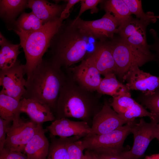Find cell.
Here are the masks:
<instances>
[{
    "mask_svg": "<svg viewBox=\"0 0 159 159\" xmlns=\"http://www.w3.org/2000/svg\"><path fill=\"white\" fill-rule=\"evenodd\" d=\"M66 73L67 78L61 90L55 111V120L75 118L91 126L93 118L103 106L99 100L100 94L88 90L76 82L68 72Z\"/></svg>",
    "mask_w": 159,
    "mask_h": 159,
    "instance_id": "obj_1",
    "label": "cell"
},
{
    "mask_svg": "<svg viewBox=\"0 0 159 159\" xmlns=\"http://www.w3.org/2000/svg\"><path fill=\"white\" fill-rule=\"evenodd\" d=\"M89 38L72 21H64L52 38L46 58L65 70L86 58Z\"/></svg>",
    "mask_w": 159,
    "mask_h": 159,
    "instance_id": "obj_2",
    "label": "cell"
},
{
    "mask_svg": "<svg viewBox=\"0 0 159 159\" xmlns=\"http://www.w3.org/2000/svg\"><path fill=\"white\" fill-rule=\"evenodd\" d=\"M67 78V73L62 68L47 58H43L27 80L22 98L42 102L55 111L61 90Z\"/></svg>",
    "mask_w": 159,
    "mask_h": 159,
    "instance_id": "obj_3",
    "label": "cell"
},
{
    "mask_svg": "<svg viewBox=\"0 0 159 159\" xmlns=\"http://www.w3.org/2000/svg\"><path fill=\"white\" fill-rule=\"evenodd\" d=\"M66 19L60 16L45 24L40 29L31 33L15 31L26 59L25 64L27 79L42 61L43 57L49 49L51 41Z\"/></svg>",
    "mask_w": 159,
    "mask_h": 159,
    "instance_id": "obj_4",
    "label": "cell"
},
{
    "mask_svg": "<svg viewBox=\"0 0 159 159\" xmlns=\"http://www.w3.org/2000/svg\"><path fill=\"white\" fill-rule=\"evenodd\" d=\"M135 121L128 123L107 133L87 135L81 139L85 149L97 154L112 155H118L128 150L129 148L123 147V145L131 133V127Z\"/></svg>",
    "mask_w": 159,
    "mask_h": 159,
    "instance_id": "obj_5",
    "label": "cell"
},
{
    "mask_svg": "<svg viewBox=\"0 0 159 159\" xmlns=\"http://www.w3.org/2000/svg\"><path fill=\"white\" fill-rule=\"evenodd\" d=\"M110 42L116 66L115 74L122 79L132 66H142L146 63L156 60L153 54L147 55L130 45L121 38L113 39Z\"/></svg>",
    "mask_w": 159,
    "mask_h": 159,
    "instance_id": "obj_6",
    "label": "cell"
},
{
    "mask_svg": "<svg viewBox=\"0 0 159 159\" xmlns=\"http://www.w3.org/2000/svg\"><path fill=\"white\" fill-rule=\"evenodd\" d=\"M158 123L151 121L147 122L143 118L138 122L135 121L131 129L133 135L134 143L131 148L118 154L124 159H141L152 140L156 138Z\"/></svg>",
    "mask_w": 159,
    "mask_h": 159,
    "instance_id": "obj_7",
    "label": "cell"
},
{
    "mask_svg": "<svg viewBox=\"0 0 159 159\" xmlns=\"http://www.w3.org/2000/svg\"><path fill=\"white\" fill-rule=\"evenodd\" d=\"M72 21L87 37L100 41L113 38L119 26L114 16L108 12L98 19L85 21L79 18Z\"/></svg>",
    "mask_w": 159,
    "mask_h": 159,
    "instance_id": "obj_8",
    "label": "cell"
},
{
    "mask_svg": "<svg viewBox=\"0 0 159 159\" xmlns=\"http://www.w3.org/2000/svg\"><path fill=\"white\" fill-rule=\"evenodd\" d=\"M12 122L7 130L4 148L24 153L26 145L35 133L38 123L21 118Z\"/></svg>",
    "mask_w": 159,
    "mask_h": 159,
    "instance_id": "obj_9",
    "label": "cell"
},
{
    "mask_svg": "<svg viewBox=\"0 0 159 159\" xmlns=\"http://www.w3.org/2000/svg\"><path fill=\"white\" fill-rule=\"evenodd\" d=\"M25 65L17 60L11 67L0 70V85L1 91L5 94L20 101L25 93L26 80Z\"/></svg>",
    "mask_w": 159,
    "mask_h": 159,
    "instance_id": "obj_10",
    "label": "cell"
},
{
    "mask_svg": "<svg viewBox=\"0 0 159 159\" xmlns=\"http://www.w3.org/2000/svg\"><path fill=\"white\" fill-rule=\"evenodd\" d=\"M147 25L132 16L119 26L117 33L130 45L147 55H152L147 42L146 30Z\"/></svg>",
    "mask_w": 159,
    "mask_h": 159,
    "instance_id": "obj_11",
    "label": "cell"
},
{
    "mask_svg": "<svg viewBox=\"0 0 159 159\" xmlns=\"http://www.w3.org/2000/svg\"><path fill=\"white\" fill-rule=\"evenodd\" d=\"M122 79L127 81L125 85L129 90H139L148 96L159 89V77L144 72L137 65L131 67Z\"/></svg>",
    "mask_w": 159,
    "mask_h": 159,
    "instance_id": "obj_12",
    "label": "cell"
},
{
    "mask_svg": "<svg viewBox=\"0 0 159 159\" xmlns=\"http://www.w3.org/2000/svg\"><path fill=\"white\" fill-rule=\"evenodd\" d=\"M113 98L110 106L127 123L135 121L136 118L144 117L156 122L154 115L134 100L130 92Z\"/></svg>",
    "mask_w": 159,
    "mask_h": 159,
    "instance_id": "obj_13",
    "label": "cell"
},
{
    "mask_svg": "<svg viewBox=\"0 0 159 159\" xmlns=\"http://www.w3.org/2000/svg\"><path fill=\"white\" fill-rule=\"evenodd\" d=\"M127 122L112 109L105 100L101 110L93 117L90 133L101 135L111 132Z\"/></svg>",
    "mask_w": 159,
    "mask_h": 159,
    "instance_id": "obj_14",
    "label": "cell"
},
{
    "mask_svg": "<svg viewBox=\"0 0 159 159\" xmlns=\"http://www.w3.org/2000/svg\"><path fill=\"white\" fill-rule=\"evenodd\" d=\"M78 83L88 90L96 91L102 78L94 64L86 57L78 65L66 70Z\"/></svg>",
    "mask_w": 159,
    "mask_h": 159,
    "instance_id": "obj_15",
    "label": "cell"
},
{
    "mask_svg": "<svg viewBox=\"0 0 159 159\" xmlns=\"http://www.w3.org/2000/svg\"><path fill=\"white\" fill-rule=\"evenodd\" d=\"M86 57L91 60L101 75L105 76L111 73L115 74L116 66L110 42L106 40L96 43L93 51Z\"/></svg>",
    "mask_w": 159,
    "mask_h": 159,
    "instance_id": "obj_16",
    "label": "cell"
},
{
    "mask_svg": "<svg viewBox=\"0 0 159 159\" xmlns=\"http://www.w3.org/2000/svg\"><path fill=\"white\" fill-rule=\"evenodd\" d=\"M46 129L52 135L62 138L76 136L84 137L90 133L91 130V126L87 122L74 121L66 118L55 120Z\"/></svg>",
    "mask_w": 159,
    "mask_h": 159,
    "instance_id": "obj_17",
    "label": "cell"
},
{
    "mask_svg": "<svg viewBox=\"0 0 159 159\" xmlns=\"http://www.w3.org/2000/svg\"><path fill=\"white\" fill-rule=\"evenodd\" d=\"M42 124L38 123L35 135L25 146L24 153L27 159H47L50 143L45 135L48 130L43 129Z\"/></svg>",
    "mask_w": 159,
    "mask_h": 159,
    "instance_id": "obj_18",
    "label": "cell"
},
{
    "mask_svg": "<svg viewBox=\"0 0 159 159\" xmlns=\"http://www.w3.org/2000/svg\"><path fill=\"white\" fill-rule=\"evenodd\" d=\"M21 112L26 114L31 120L37 123L54 121L56 117L50 107L42 102L23 98L21 100Z\"/></svg>",
    "mask_w": 159,
    "mask_h": 159,
    "instance_id": "obj_19",
    "label": "cell"
},
{
    "mask_svg": "<svg viewBox=\"0 0 159 159\" xmlns=\"http://www.w3.org/2000/svg\"><path fill=\"white\" fill-rule=\"evenodd\" d=\"M65 5L66 4H53L47 0H29L27 8L31 9L32 11L45 24L60 17Z\"/></svg>",
    "mask_w": 159,
    "mask_h": 159,
    "instance_id": "obj_20",
    "label": "cell"
},
{
    "mask_svg": "<svg viewBox=\"0 0 159 159\" xmlns=\"http://www.w3.org/2000/svg\"><path fill=\"white\" fill-rule=\"evenodd\" d=\"M28 1L0 0V17L8 30H13L16 18L25 9L27 8Z\"/></svg>",
    "mask_w": 159,
    "mask_h": 159,
    "instance_id": "obj_21",
    "label": "cell"
},
{
    "mask_svg": "<svg viewBox=\"0 0 159 159\" xmlns=\"http://www.w3.org/2000/svg\"><path fill=\"white\" fill-rule=\"evenodd\" d=\"M0 69L3 70L9 68L16 63L21 52L20 44H14L8 40L0 33Z\"/></svg>",
    "mask_w": 159,
    "mask_h": 159,
    "instance_id": "obj_22",
    "label": "cell"
},
{
    "mask_svg": "<svg viewBox=\"0 0 159 159\" xmlns=\"http://www.w3.org/2000/svg\"><path fill=\"white\" fill-rule=\"evenodd\" d=\"M96 91L100 94L108 95L113 98L130 92L126 85L117 79L114 73L108 74L102 78Z\"/></svg>",
    "mask_w": 159,
    "mask_h": 159,
    "instance_id": "obj_23",
    "label": "cell"
},
{
    "mask_svg": "<svg viewBox=\"0 0 159 159\" xmlns=\"http://www.w3.org/2000/svg\"><path fill=\"white\" fill-rule=\"evenodd\" d=\"M21 102L1 91L0 116L2 118L12 121L21 118Z\"/></svg>",
    "mask_w": 159,
    "mask_h": 159,
    "instance_id": "obj_24",
    "label": "cell"
},
{
    "mask_svg": "<svg viewBox=\"0 0 159 159\" xmlns=\"http://www.w3.org/2000/svg\"><path fill=\"white\" fill-rule=\"evenodd\" d=\"M100 4L106 12H109L114 16L119 26L132 16L123 0H103Z\"/></svg>",
    "mask_w": 159,
    "mask_h": 159,
    "instance_id": "obj_25",
    "label": "cell"
},
{
    "mask_svg": "<svg viewBox=\"0 0 159 159\" xmlns=\"http://www.w3.org/2000/svg\"><path fill=\"white\" fill-rule=\"evenodd\" d=\"M44 24L32 11L22 13L16 20L13 30L24 33H31L42 28Z\"/></svg>",
    "mask_w": 159,
    "mask_h": 159,
    "instance_id": "obj_26",
    "label": "cell"
},
{
    "mask_svg": "<svg viewBox=\"0 0 159 159\" xmlns=\"http://www.w3.org/2000/svg\"><path fill=\"white\" fill-rule=\"evenodd\" d=\"M74 136L58 138L50 134V143L47 159H69L67 147Z\"/></svg>",
    "mask_w": 159,
    "mask_h": 159,
    "instance_id": "obj_27",
    "label": "cell"
},
{
    "mask_svg": "<svg viewBox=\"0 0 159 159\" xmlns=\"http://www.w3.org/2000/svg\"><path fill=\"white\" fill-rule=\"evenodd\" d=\"M132 14L135 15L136 18L148 25L150 23H155L156 18L152 12L145 13L143 10L141 0H123Z\"/></svg>",
    "mask_w": 159,
    "mask_h": 159,
    "instance_id": "obj_28",
    "label": "cell"
},
{
    "mask_svg": "<svg viewBox=\"0 0 159 159\" xmlns=\"http://www.w3.org/2000/svg\"><path fill=\"white\" fill-rule=\"evenodd\" d=\"M81 136H74L68 143L67 150L69 159H83L84 156L83 151L85 150Z\"/></svg>",
    "mask_w": 159,
    "mask_h": 159,
    "instance_id": "obj_29",
    "label": "cell"
},
{
    "mask_svg": "<svg viewBox=\"0 0 159 159\" xmlns=\"http://www.w3.org/2000/svg\"><path fill=\"white\" fill-rule=\"evenodd\" d=\"M143 103L154 115L156 122L159 123V89L153 95L148 96Z\"/></svg>",
    "mask_w": 159,
    "mask_h": 159,
    "instance_id": "obj_30",
    "label": "cell"
},
{
    "mask_svg": "<svg viewBox=\"0 0 159 159\" xmlns=\"http://www.w3.org/2000/svg\"><path fill=\"white\" fill-rule=\"evenodd\" d=\"M103 0H81L80 8L79 14L75 18H80L81 15L85 11L90 10L91 14L97 13L99 11L97 6Z\"/></svg>",
    "mask_w": 159,
    "mask_h": 159,
    "instance_id": "obj_31",
    "label": "cell"
},
{
    "mask_svg": "<svg viewBox=\"0 0 159 159\" xmlns=\"http://www.w3.org/2000/svg\"><path fill=\"white\" fill-rule=\"evenodd\" d=\"M0 159H27L24 153L4 148L0 150Z\"/></svg>",
    "mask_w": 159,
    "mask_h": 159,
    "instance_id": "obj_32",
    "label": "cell"
},
{
    "mask_svg": "<svg viewBox=\"0 0 159 159\" xmlns=\"http://www.w3.org/2000/svg\"><path fill=\"white\" fill-rule=\"evenodd\" d=\"M12 121L4 119L0 117V150L4 148L8 128Z\"/></svg>",
    "mask_w": 159,
    "mask_h": 159,
    "instance_id": "obj_33",
    "label": "cell"
},
{
    "mask_svg": "<svg viewBox=\"0 0 159 159\" xmlns=\"http://www.w3.org/2000/svg\"><path fill=\"white\" fill-rule=\"evenodd\" d=\"M150 32L154 39L153 44L149 45L150 49L155 50L157 55L159 61V37L156 32L153 29H151Z\"/></svg>",
    "mask_w": 159,
    "mask_h": 159,
    "instance_id": "obj_34",
    "label": "cell"
},
{
    "mask_svg": "<svg viewBox=\"0 0 159 159\" xmlns=\"http://www.w3.org/2000/svg\"><path fill=\"white\" fill-rule=\"evenodd\" d=\"M65 7L62 13L61 16L67 18L69 15L70 9L75 4L80 1V0H67Z\"/></svg>",
    "mask_w": 159,
    "mask_h": 159,
    "instance_id": "obj_35",
    "label": "cell"
},
{
    "mask_svg": "<svg viewBox=\"0 0 159 159\" xmlns=\"http://www.w3.org/2000/svg\"><path fill=\"white\" fill-rule=\"evenodd\" d=\"M83 159H99L97 154L94 152L86 149Z\"/></svg>",
    "mask_w": 159,
    "mask_h": 159,
    "instance_id": "obj_36",
    "label": "cell"
},
{
    "mask_svg": "<svg viewBox=\"0 0 159 159\" xmlns=\"http://www.w3.org/2000/svg\"><path fill=\"white\" fill-rule=\"evenodd\" d=\"M97 154L99 159H124L118 155Z\"/></svg>",
    "mask_w": 159,
    "mask_h": 159,
    "instance_id": "obj_37",
    "label": "cell"
},
{
    "mask_svg": "<svg viewBox=\"0 0 159 159\" xmlns=\"http://www.w3.org/2000/svg\"><path fill=\"white\" fill-rule=\"evenodd\" d=\"M144 159H159V153L147 155Z\"/></svg>",
    "mask_w": 159,
    "mask_h": 159,
    "instance_id": "obj_38",
    "label": "cell"
},
{
    "mask_svg": "<svg viewBox=\"0 0 159 159\" xmlns=\"http://www.w3.org/2000/svg\"><path fill=\"white\" fill-rule=\"evenodd\" d=\"M156 138L158 140L159 142V123L157 124Z\"/></svg>",
    "mask_w": 159,
    "mask_h": 159,
    "instance_id": "obj_39",
    "label": "cell"
},
{
    "mask_svg": "<svg viewBox=\"0 0 159 159\" xmlns=\"http://www.w3.org/2000/svg\"><path fill=\"white\" fill-rule=\"evenodd\" d=\"M155 17L156 19L158 18L159 19V16H155Z\"/></svg>",
    "mask_w": 159,
    "mask_h": 159,
    "instance_id": "obj_40",
    "label": "cell"
}]
</instances>
